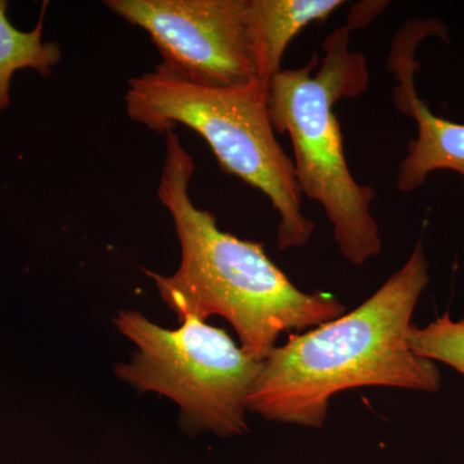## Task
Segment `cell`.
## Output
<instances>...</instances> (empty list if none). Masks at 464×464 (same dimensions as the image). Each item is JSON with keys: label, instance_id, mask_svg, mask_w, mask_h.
Returning <instances> with one entry per match:
<instances>
[{"label": "cell", "instance_id": "obj_1", "mask_svg": "<svg viewBox=\"0 0 464 464\" xmlns=\"http://www.w3.org/2000/svg\"><path fill=\"white\" fill-rule=\"evenodd\" d=\"M429 282L420 241L364 304L275 347L250 391L248 411L275 422L322 429L329 401L342 391H438L441 374L435 362L415 355L408 344L411 317Z\"/></svg>", "mask_w": 464, "mask_h": 464}, {"label": "cell", "instance_id": "obj_5", "mask_svg": "<svg viewBox=\"0 0 464 464\" xmlns=\"http://www.w3.org/2000/svg\"><path fill=\"white\" fill-rule=\"evenodd\" d=\"M115 324L139 348L130 362L116 366L121 380L173 400L192 429L225 438L248 431V399L264 362L224 329L188 317L169 331L136 311H121Z\"/></svg>", "mask_w": 464, "mask_h": 464}, {"label": "cell", "instance_id": "obj_3", "mask_svg": "<svg viewBox=\"0 0 464 464\" xmlns=\"http://www.w3.org/2000/svg\"><path fill=\"white\" fill-rule=\"evenodd\" d=\"M351 27L342 26L324 41L320 63L286 69L268 83V114L274 130L288 133L302 195L323 207L342 256L362 266L380 255V227L371 186L353 179L344 157L343 137L334 105L356 99L369 85L368 61L350 50Z\"/></svg>", "mask_w": 464, "mask_h": 464}, {"label": "cell", "instance_id": "obj_8", "mask_svg": "<svg viewBox=\"0 0 464 464\" xmlns=\"http://www.w3.org/2000/svg\"><path fill=\"white\" fill-rule=\"evenodd\" d=\"M342 0H248V27L259 81L282 72L289 43L314 21L325 20Z\"/></svg>", "mask_w": 464, "mask_h": 464}, {"label": "cell", "instance_id": "obj_7", "mask_svg": "<svg viewBox=\"0 0 464 464\" xmlns=\"http://www.w3.org/2000/svg\"><path fill=\"white\" fill-rule=\"evenodd\" d=\"M432 34H444L439 21H409L396 34L390 52L389 70L396 79L393 103L418 128L400 163L396 185L401 192L417 190L430 174L442 169L459 173L464 186V124L433 114L415 90V72L420 69L415 53L420 42Z\"/></svg>", "mask_w": 464, "mask_h": 464}, {"label": "cell", "instance_id": "obj_2", "mask_svg": "<svg viewBox=\"0 0 464 464\" xmlns=\"http://www.w3.org/2000/svg\"><path fill=\"white\" fill-rule=\"evenodd\" d=\"M194 172V159L169 130L158 197L172 216L181 264L170 276L146 274L179 322L222 316L234 326L241 348L264 362L282 333L344 315L346 307L332 295L298 289L261 244L219 230L215 216L190 199Z\"/></svg>", "mask_w": 464, "mask_h": 464}, {"label": "cell", "instance_id": "obj_6", "mask_svg": "<svg viewBox=\"0 0 464 464\" xmlns=\"http://www.w3.org/2000/svg\"><path fill=\"white\" fill-rule=\"evenodd\" d=\"M105 5L148 32L163 65L188 81L219 87L259 81L248 0H109Z\"/></svg>", "mask_w": 464, "mask_h": 464}, {"label": "cell", "instance_id": "obj_10", "mask_svg": "<svg viewBox=\"0 0 464 464\" xmlns=\"http://www.w3.org/2000/svg\"><path fill=\"white\" fill-rule=\"evenodd\" d=\"M408 344L415 355L451 366L464 375V319L453 320L445 314L424 328L413 324Z\"/></svg>", "mask_w": 464, "mask_h": 464}, {"label": "cell", "instance_id": "obj_9", "mask_svg": "<svg viewBox=\"0 0 464 464\" xmlns=\"http://www.w3.org/2000/svg\"><path fill=\"white\" fill-rule=\"evenodd\" d=\"M8 3L0 0V111L9 105L12 76L18 70L33 69L50 75L61 60L60 47L43 42V14L35 29L24 33L9 23Z\"/></svg>", "mask_w": 464, "mask_h": 464}, {"label": "cell", "instance_id": "obj_4", "mask_svg": "<svg viewBox=\"0 0 464 464\" xmlns=\"http://www.w3.org/2000/svg\"><path fill=\"white\" fill-rule=\"evenodd\" d=\"M268 83L208 85L188 81L163 63L130 79L125 93L130 118L157 132L183 124L206 140L225 172L264 192L277 215V248L304 246L315 225L304 215L295 164L275 137Z\"/></svg>", "mask_w": 464, "mask_h": 464}]
</instances>
